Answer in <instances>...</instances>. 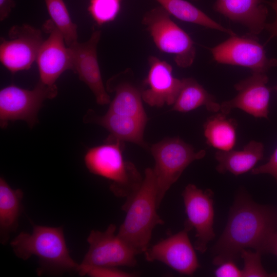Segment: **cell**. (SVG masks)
<instances>
[{"instance_id": "obj_8", "label": "cell", "mask_w": 277, "mask_h": 277, "mask_svg": "<svg viewBox=\"0 0 277 277\" xmlns=\"http://www.w3.org/2000/svg\"><path fill=\"white\" fill-rule=\"evenodd\" d=\"M116 226L110 224L104 231L92 230L87 238L89 247L80 265L79 275L87 274L96 267L126 266L136 265L137 255L132 248L115 234Z\"/></svg>"}, {"instance_id": "obj_18", "label": "cell", "mask_w": 277, "mask_h": 277, "mask_svg": "<svg viewBox=\"0 0 277 277\" xmlns=\"http://www.w3.org/2000/svg\"><path fill=\"white\" fill-rule=\"evenodd\" d=\"M262 0H216L215 11L246 27L250 33L258 35L265 29L268 15Z\"/></svg>"}, {"instance_id": "obj_10", "label": "cell", "mask_w": 277, "mask_h": 277, "mask_svg": "<svg viewBox=\"0 0 277 277\" xmlns=\"http://www.w3.org/2000/svg\"><path fill=\"white\" fill-rule=\"evenodd\" d=\"M43 41L39 29L27 24L13 26L8 38H1V63L12 73L29 69Z\"/></svg>"}, {"instance_id": "obj_4", "label": "cell", "mask_w": 277, "mask_h": 277, "mask_svg": "<svg viewBox=\"0 0 277 277\" xmlns=\"http://www.w3.org/2000/svg\"><path fill=\"white\" fill-rule=\"evenodd\" d=\"M122 143L106 139L105 143L88 149L84 160L90 172L111 181L109 188L115 196L127 200L139 189L144 177L134 164L124 160Z\"/></svg>"}, {"instance_id": "obj_5", "label": "cell", "mask_w": 277, "mask_h": 277, "mask_svg": "<svg viewBox=\"0 0 277 277\" xmlns=\"http://www.w3.org/2000/svg\"><path fill=\"white\" fill-rule=\"evenodd\" d=\"M155 165L153 168L157 183L159 208L166 193L187 166L202 159L204 150L195 152L192 146L182 140L168 138L152 145L150 148Z\"/></svg>"}, {"instance_id": "obj_7", "label": "cell", "mask_w": 277, "mask_h": 277, "mask_svg": "<svg viewBox=\"0 0 277 277\" xmlns=\"http://www.w3.org/2000/svg\"><path fill=\"white\" fill-rule=\"evenodd\" d=\"M56 85L50 86L40 81L31 90L14 85L7 86L0 91V124L7 126L10 121L23 120L32 128L38 122L37 114L46 100L56 97Z\"/></svg>"}, {"instance_id": "obj_28", "label": "cell", "mask_w": 277, "mask_h": 277, "mask_svg": "<svg viewBox=\"0 0 277 277\" xmlns=\"http://www.w3.org/2000/svg\"><path fill=\"white\" fill-rule=\"evenodd\" d=\"M92 277H131L134 274L125 272L114 267H96L90 269L87 274Z\"/></svg>"}, {"instance_id": "obj_26", "label": "cell", "mask_w": 277, "mask_h": 277, "mask_svg": "<svg viewBox=\"0 0 277 277\" xmlns=\"http://www.w3.org/2000/svg\"><path fill=\"white\" fill-rule=\"evenodd\" d=\"M121 8V0H90L88 11L94 21L102 25L113 21Z\"/></svg>"}, {"instance_id": "obj_2", "label": "cell", "mask_w": 277, "mask_h": 277, "mask_svg": "<svg viewBox=\"0 0 277 277\" xmlns=\"http://www.w3.org/2000/svg\"><path fill=\"white\" fill-rule=\"evenodd\" d=\"M157 197L156 177L153 168H147L140 188L122 207L126 216L117 234L137 254L149 247L155 226L164 224L156 211Z\"/></svg>"}, {"instance_id": "obj_19", "label": "cell", "mask_w": 277, "mask_h": 277, "mask_svg": "<svg viewBox=\"0 0 277 277\" xmlns=\"http://www.w3.org/2000/svg\"><path fill=\"white\" fill-rule=\"evenodd\" d=\"M126 72L120 73L107 82L106 90L114 92L108 112L147 120L142 97V89L126 79Z\"/></svg>"}, {"instance_id": "obj_25", "label": "cell", "mask_w": 277, "mask_h": 277, "mask_svg": "<svg viewBox=\"0 0 277 277\" xmlns=\"http://www.w3.org/2000/svg\"><path fill=\"white\" fill-rule=\"evenodd\" d=\"M51 21L62 33L69 47L77 42V26L70 16L63 0H44Z\"/></svg>"}, {"instance_id": "obj_22", "label": "cell", "mask_w": 277, "mask_h": 277, "mask_svg": "<svg viewBox=\"0 0 277 277\" xmlns=\"http://www.w3.org/2000/svg\"><path fill=\"white\" fill-rule=\"evenodd\" d=\"M237 126L235 120L221 112L210 116L204 125L207 144L220 151L232 150L236 141Z\"/></svg>"}, {"instance_id": "obj_31", "label": "cell", "mask_w": 277, "mask_h": 277, "mask_svg": "<svg viewBox=\"0 0 277 277\" xmlns=\"http://www.w3.org/2000/svg\"><path fill=\"white\" fill-rule=\"evenodd\" d=\"M14 6V0H0L1 21H3L8 17Z\"/></svg>"}, {"instance_id": "obj_24", "label": "cell", "mask_w": 277, "mask_h": 277, "mask_svg": "<svg viewBox=\"0 0 277 277\" xmlns=\"http://www.w3.org/2000/svg\"><path fill=\"white\" fill-rule=\"evenodd\" d=\"M170 15L181 21L197 24L206 28L235 35L231 29L225 28L209 17L200 9L185 0H155Z\"/></svg>"}, {"instance_id": "obj_9", "label": "cell", "mask_w": 277, "mask_h": 277, "mask_svg": "<svg viewBox=\"0 0 277 277\" xmlns=\"http://www.w3.org/2000/svg\"><path fill=\"white\" fill-rule=\"evenodd\" d=\"M231 35L224 42L209 48L218 63L250 69L252 72L266 73L277 66V59L267 57L264 47L254 35Z\"/></svg>"}, {"instance_id": "obj_11", "label": "cell", "mask_w": 277, "mask_h": 277, "mask_svg": "<svg viewBox=\"0 0 277 277\" xmlns=\"http://www.w3.org/2000/svg\"><path fill=\"white\" fill-rule=\"evenodd\" d=\"M213 194L211 190H203L191 184L182 193L187 215L184 227L195 230L194 248L201 253L206 251L208 243L215 236Z\"/></svg>"}, {"instance_id": "obj_33", "label": "cell", "mask_w": 277, "mask_h": 277, "mask_svg": "<svg viewBox=\"0 0 277 277\" xmlns=\"http://www.w3.org/2000/svg\"><path fill=\"white\" fill-rule=\"evenodd\" d=\"M269 252L277 256V230L270 238L266 248V253Z\"/></svg>"}, {"instance_id": "obj_13", "label": "cell", "mask_w": 277, "mask_h": 277, "mask_svg": "<svg viewBox=\"0 0 277 277\" xmlns=\"http://www.w3.org/2000/svg\"><path fill=\"white\" fill-rule=\"evenodd\" d=\"M185 227L145 251L146 261H160L180 273L192 275L200 267L197 258Z\"/></svg>"}, {"instance_id": "obj_14", "label": "cell", "mask_w": 277, "mask_h": 277, "mask_svg": "<svg viewBox=\"0 0 277 277\" xmlns=\"http://www.w3.org/2000/svg\"><path fill=\"white\" fill-rule=\"evenodd\" d=\"M268 82L265 73L252 72L234 85L236 95L220 104L221 112L227 115L232 109L239 108L255 117L268 118L270 98Z\"/></svg>"}, {"instance_id": "obj_17", "label": "cell", "mask_w": 277, "mask_h": 277, "mask_svg": "<svg viewBox=\"0 0 277 277\" xmlns=\"http://www.w3.org/2000/svg\"><path fill=\"white\" fill-rule=\"evenodd\" d=\"M84 122L94 123L106 129L110 133L108 140L130 142L145 146L143 140L144 129L147 120L107 112L98 115L91 109L84 115Z\"/></svg>"}, {"instance_id": "obj_32", "label": "cell", "mask_w": 277, "mask_h": 277, "mask_svg": "<svg viewBox=\"0 0 277 277\" xmlns=\"http://www.w3.org/2000/svg\"><path fill=\"white\" fill-rule=\"evenodd\" d=\"M269 4L275 11L276 17L274 22L266 24L265 29L269 32L271 37H277V0H272Z\"/></svg>"}, {"instance_id": "obj_21", "label": "cell", "mask_w": 277, "mask_h": 277, "mask_svg": "<svg viewBox=\"0 0 277 277\" xmlns=\"http://www.w3.org/2000/svg\"><path fill=\"white\" fill-rule=\"evenodd\" d=\"M183 84L178 96L172 105V110L187 112L204 106L211 112L220 110L221 105L215 97L194 79L183 78Z\"/></svg>"}, {"instance_id": "obj_16", "label": "cell", "mask_w": 277, "mask_h": 277, "mask_svg": "<svg viewBox=\"0 0 277 277\" xmlns=\"http://www.w3.org/2000/svg\"><path fill=\"white\" fill-rule=\"evenodd\" d=\"M149 71L142 89L143 101L150 106L173 105L182 86L183 80L173 75L167 62L153 56L148 58Z\"/></svg>"}, {"instance_id": "obj_20", "label": "cell", "mask_w": 277, "mask_h": 277, "mask_svg": "<svg viewBox=\"0 0 277 277\" xmlns=\"http://www.w3.org/2000/svg\"><path fill=\"white\" fill-rule=\"evenodd\" d=\"M264 146L259 142L251 141L242 150L217 151L215 157L218 162L216 170L220 173L229 172L239 175L251 170L263 159Z\"/></svg>"}, {"instance_id": "obj_23", "label": "cell", "mask_w": 277, "mask_h": 277, "mask_svg": "<svg viewBox=\"0 0 277 277\" xmlns=\"http://www.w3.org/2000/svg\"><path fill=\"white\" fill-rule=\"evenodd\" d=\"M23 192L13 189L3 177L0 178V231L2 243L8 239V235L14 231L21 213Z\"/></svg>"}, {"instance_id": "obj_27", "label": "cell", "mask_w": 277, "mask_h": 277, "mask_svg": "<svg viewBox=\"0 0 277 277\" xmlns=\"http://www.w3.org/2000/svg\"><path fill=\"white\" fill-rule=\"evenodd\" d=\"M262 253L243 249L240 253L243 259L244 266L242 271L243 277L277 276V273H269L263 268L261 261Z\"/></svg>"}, {"instance_id": "obj_30", "label": "cell", "mask_w": 277, "mask_h": 277, "mask_svg": "<svg viewBox=\"0 0 277 277\" xmlns=\"http://www.w3.org/2000/svg\"><path fill=\"white\" fill-rule=\"evenodd\" d=\"M267 173L274 177L277 182V147L274 150L268 161L251 170V174Z\"/></svg>"}, {"instance_id": "obj_12", "label": "cell", "mask_w": 277, "mask_h": 277, "mask_svg": "<svg viewBox=\"0 0 277 277\" xmlns=\"http://www.w3.org/2000/svg\"><path fill=\"white\" fill-rule=\"evenodd\" d=\"M48 38L42 43L36 57L39 81L47 85H55L60 75L67 70L73 71L72 51L60 30L50 20L44 25Z\"/></svg>"}, {"instance_id": "obj_3", "label": "cell", "mask_w": 277, "mask_h": 277, "mask_svg": "<svg viewBox=\"0 0 277 277\" xmlns=\"http://www.w3.org/2000/svg\"><path fill=\"white\" fill-rule=\"evenodd\" d=\"M15 255L24 260L35 255L48 271L78 272L80 265L70 256L62 227L34 225L32 232H21L10 243Z\"/></svg>"}, {"instance_id": "obj_35", "label": "cell", "mask_w": 277, "mask_h": 277, "mask_svg": "<svg viewBox=\"0 0 277 277\" xmlns=\"http://www.w3.org/2000/svg\"><path fill=\"white\" fill-rule=\"evenodd\" d=\"M196 1V0H195Z\"/></svg>"}, {"instance_id": "obj_34", "label": "cell", "mask_w": 277, "mask_h": 277, "mask_svg": "<svg viewBox=\"0 0 277 277\" xmlns=\"http://www.w3.org/2000/svg\"><path fill=\"white\" fill-rule=\"evenodd\" d=\"M275 90H276V91L277 92V86L275 87Z\"/></svg>"}, {"instance_id": "obj_29", "label": "cell", "mask_w": 277, "mask_h": 277, "mask_svg": "<svg viewBox=\"0 0 277 277\" xmlns=\"http://www.w3.org/2000/svg\"><path fill=\"white\" fill-rule=\"evenodd\" d=\"M214 271L217 277H243L240 270L232 260L225 261L220 265Z\"/></svg>"}, {"instance_id": "obj_6", "label": "cell", "mask_w": 277, "mask_h": 277, "mask_svg": "<svg viewBox=\"0 0 277 277\" xmlns=\"http://www.w3.org/2000/svg\"><path fill=\"white\" fill-rule=\"evenodd\" d=\"M142 23L158 49L173 55L179 67L187 68L193 64L196 54L193 40L174 23L162 7H156L147 12Z\"/></svg>"}, {"instance_id": "obj_1", "label": "cell", "mask_w": 277, "mask_h": 277, "mask_svg": "<svg viewBox=\"0 0 277 277\" xmlns=\"http://www.w3.org/2000/svg\"><path fill=\"white\" fill-rule=\"evenodd\" d=\"M277 230V209L259 205L245 193L238 195L226 226L213 247V264L234 261L243 249L266 253L268 242Z\"/></svg>"}, {"instance_id": "obj_15", "label": "cell", "mask_w": 277, "mask_h": 277, "mask_svg": "<svg viewBox=\"0 0 277 277\" xmlns=\"http://www.w3.org/2000/svg\"><path fill=\"white\" fill-rule=\"evenodd\" d=\"M101 36V31L95 30L86 42H76L69 47L73 56V72L91 90L96 103L104 105L109 104L110 100L103 82L97 60V46Z\"/></svg>"}]
</instances>
